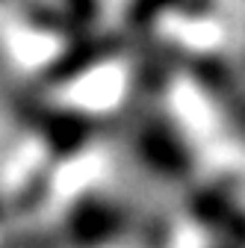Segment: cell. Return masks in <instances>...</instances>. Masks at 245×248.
<instances>
[{
  "label": "cell",
  "instance_id": "obj_1",
  "mask_svg": "<svg viewBox=\"0 0 245 248\" xmlns=\"http://www.w3.org/2000/svg\"><path fill=\"white\" fill-rule=\"evenodd\" d=\"M71 3H74V6H77V9H83V12H86V9H89V6H92V0H71Z\"/></svg>",
  "mask_w": 245,
  "mask_h": 248
}]
</instances>
